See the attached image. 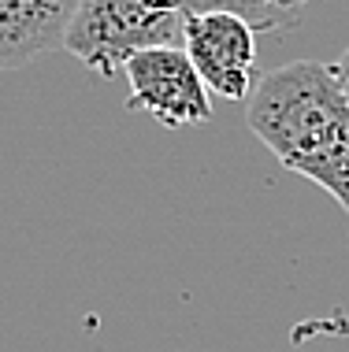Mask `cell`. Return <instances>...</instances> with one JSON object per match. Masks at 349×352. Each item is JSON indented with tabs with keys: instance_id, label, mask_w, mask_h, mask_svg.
Wrapping results in <instances>:
<instances>
[{
	"instance_id": "cell-7",
	"label": "cell",
	"mask_w": 349,
	"mask_h": 352,
	"mask_svg": "<svg viewBox=\"0 0 349 352\" xmlns=\"http://www.w3.org/2000/svg\"><path fill=\"white\" fill-rule=\"evenodd\" d=\"M331 74L338 78V85H342V93H346V100H349V49L331 63Z\"/></svg>"
},
{
	"instance_id": "cell-6",
	"label": "cell",
	"mask_w": 349,
	"mask_h": 352,
	"mask_svg": "<svg viewBox=\"0 0 349 352\" xmlns=\"http://www.w3.org/2000/svg\"><path fill=\"white\" fill-rule=\"evenodd\" d=\"M313 4L316 0H182L186 12H227L264 34L297 26Z\"/></svg>"
},
{
	"instance_id": "cell-1",
	"label": "cell",
	"mask_w": 349,
	"mask_h": 352,
	"mask_svg": "<svg viewBox=\"0 0 349 352\" xmlns=\"http://www.w3.org/2000/svg\"><path fill=\"white\" fill-rule=\"evenodd\" d=\"M245 122L282 167L349 212V100L327 63L297 60L268 71L245 100Z\"/></svg>"
},
{
	"instance_id": "cell-2",
	"label": "cell",
	"mask_w": 349,
	"mask_h": 352,
	"mask_svg": "<svg viewBox=\"0 0 349 352\" xmlns=\"http://www.w3.org/2000/svg\"><path fill=\"white\" fill-rule=\"evenodd\" d=\"M182 0H82L63 49L112 78L149 49H182Z\"/></svg>"
},
{
	"instance_id": "cell-5",
	"label": "cell",
	"mask_w": 349,
	"mask_h": 352,
	"mask_svg": "<svg viewBox=\"0 0 349 352\" xmlns=\"http://www.w3.org/2000/svg\"><path fill=\"white\" fill-rule=\"evenodd\" d=\"M82 0H0V71L63 49Z\"/></svg>"
},
{
	"instance_id": "cell-4",
	"label": "cell",
	"mask_w": 349,
	"mask_h": 352,
	"mask_svg": "<svg viewBox=\"0 0 349 352\" xmlns=\"http://www.w3.org/2000/svg\"><path fill=\"white\" fill-rule=\"evenodd\" d=\"M130 82V111H149L164 126H190L212 119L209 85L190 63L186 49H149L123 67Z\"/></svg>"
},
{
	"instance_id": "cell-3",
	"label": "cell",
	"mask_w": 349,
	"mask_h": 352,
	"mask_svg": "<svg viewBox=\"0 0 349 352\" xmlns=\"http://www.w3.org/2000/svg\"><path fill=\"white\" fill-rule=\"evenodd\" d=\"M182 49L215 97L249 100L257 85V30L227 12H186Z\"/></svg>"
}]
</instances>
